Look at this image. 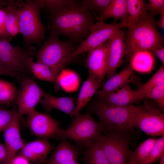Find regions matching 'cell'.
<instances>
[{"label":"cell","instance_id":"1","mask_svg":"<svg viewBox=\"0 0 164 164\" xmlns=\"http://www.w3.org/2000/svg\"><path fill=\"white\" fill-rule=\"evenodd\" d=\"M48 16L50 34L65 37L73 42L82 41L87 36L95 23L96 16L80 1L68 0L64 5Z\"/></svg>","mask_w":164,"mask_h":164},{"label":"cell","instance_id":"2","mask_svg":"<svg viewBox=\"0 0 164 164\" xmlns=\"http://www.w3.org/2000/svg\"><path fill=\"white\" fill-rule=\"evenodd\" d=\"M154 15L148 12L134 28H128L125 37L128 60L137 51L163 46V36L158 30Z\"/></svg>","mask_w":164,"mask_h":164},{"label":"cell","instance_id":"3","mask_svg":"<svg viewBox=\"0 0 164 164\" xmlns=\"http://www.w3.org/2000/svg\"><path fill=\"white\" fill-rule=\"evenodd\" d=\"M133 105L121 106L98 100L92 105V111L99 119L103 131L129 133L134 131Z\"/></svg>","mask_w":164,"mask_h":164},{"label":"cell","instance_id":"4","mask_svg":"<svg viewBox=\"0 0 164 164\" xmlns=\"http://www.w3.org/2000/svg\"><path fill=\"white\" fill-rule=\"evenodd\" d=\"M73 43L68 40H61L58 37L50 34L35 52L36 62L47 66L57 76L64 67L75 59L71 56L76 48Z\"/></svg>","mask_w":164,"mask_h":164},{"label":"cell","instance_id":"5","mask_svg":"<svg viewBox=\"0 0 164 164\" xmlns=\"http://www.w3.org/2000/svg\"><path fill=\"white\" fill-rule=\"evenodd\" d=\"M38 0H27L19 11L20 33L26 47L32 44L41 45L45 37L44 26L42 21L40 12L42 9Z\"/></svg>","mask_w":164,"mask_h":164},{"label":"cell","instance_id":"6","mask_svg":"<svg viewBox=\"0 0 164 164\" xmlns=\"http://www.w3.org/2000/svg\"><path fill=\"white\" fill-rule=\"evenodd\" d=\"M103 131L100 123L88 113L75 116L66 128H60L57 137L61 140H69L87 147L97 140Z\"/></svg>","mask_w":164,"mask_h":164},{"label":"cell","instance_id":"7","mask_svg":"<svg viewBox=\"0 0 164 164\" xmlns=\"http://www.w3.org/2000/svg\"><path fill=\"white\" fill-rule=\"evenodd\" d=\"M133 125L146 134L164 135V115L155 104L146 101L142 106L133 105Z\"/></svg>","mask_w":164,"mask_h":164},{"label":"cell","instance_id":"8","mask_svg":"<svg viewBox=\"0 0 164 164\" xmlns=\"http://www.w3.org/2000/svg\"><path fill=\"white\" fill-rule=\"evenodd\" d=\"M110 164H127L131 151V140L128 133L105 132L97 139Z\"/></svg>","mask_w":164,"mask_h":164},{"label":"cell","instance_id":"9","mask_svg":"<svg viewBox=\"0 0 164 164\" xmlns=\"http://www.w3.org/2000/svg\"><path fill=\"white\" fill-rule=\"evenodd\" d=\"M35 50L33 46L24 48L15 46L9 42L0 39V63L16 75L29 73L31 72L28 62L32 57Z\"/></svg>","mask_w":164,"mask_h":164},{"label":"cell","instance_id":"10","mask_svg":"<svg viewBox=\"0 0 164 164\" xmlns=\"http://www.w3.org/2000/svg\"><path fill=\"white\" fill-rule=\"evenodd\" d=\"M125 27H128L127 20L119 23L113 21L110 23L97 22L85 39L76 48L71 54L72 58L75 59L81 53L104 44L117 31Z\"/></svg>","mask_w":164,"mask_h":164},{"label":"cell","instance_id":"11","mask_svg":"<svg viewBox=\"0 0 164 164\" xmlns=\"http://www.w3.org/2000/svg\"><path fill=\"white\" fill-rule=\"evenodd\" d=\"M21 84V87L17 99L18 113L19 116L28 114L35 110L44 92L30 77L23 79Z\"/></svg>","mask_w":164,"mask_h":164},{"label":"cell","instance_id":"12","mask_svg":"<svg viewBox=\"0 0 164 164\" xmlns=\"http://www.w3.org/2000/svg\"><path fill=\"white\" fill-rule=\"evenodd\" d=\"M26 124L32 133L43 138L56 137L60 129L58 121L35 110L28 114Z\"/></svg>","mask_w":164,"mask_h":164},{"label":"cell","instance_id":"13","mask_svg":"<svg viewBox=\"0 0 164 164\" xmlns=\"http://www.w3.org/2000/svg\"><path fill=\"white\" fill-rule=\"evenodd\" d=\"M107 70L106 76L109 78L115 73L127 54L123 30L117 31L107 42Z\"/></svg>","mask_w":164,"mask_h":164},{"label":"cell","instance_id":"14","mask_svg":"<svg viewBox=\"0 0 164 164\" xmlns=\"http://www.w3.org/2000/svg\"><path fill=\"white\" fill-rule=\"evenodd\" d=\"M107 50L106 42L89 50L86 60L89 74L94 76L102 82L107 73Z\"/></svg>","mask_w":164,"mask_h":164},{"label":"cell","instance_id":"15","mask_svg":"<svg viewBox=\"0 0 164 164\" xmlns=\"http://www.w3.org/2000/svg\"><path fill=\"white\" fill-rule=\"evenodd\" d=\"M19 117L18 113L3 130L5 145L7 152V158L3 164H9L25 144L20 134Z\"/></svg>","mask_w":164,"mask_h":164},{"label":"cell","instance_id":"16","mask_svg":"<svg viewBox=\"0 0 164 164\" xmlns=\"http://www.w3.org/2000/svg\"><path fill=\"white\" fill-rule=\"evenodd\" d=\"M138 80L134 71L129 64L122 70L109 77L102 88L96 93V97L100 100L118 88L126 84L135 83Z\"/></svg>","mask_w":164,"mask_h":164},{"label":"cell","instance_id":"17","mask_svg":"<svg viewBox=\"0 0 164 164\" xmlns=\"http://www.w3.org/2000/svg\"><path fill=\"white\" fill-rule=\"evenodd\" d=\"M54 148L48 139L43 138L25 144L19 154L35 163H45L48 155Z\"/></svg>","mask_w":164,"mask_h":164},{"label":"cell","instance_id":"18","mask_svg":"<svg viewBox=\"0 0 164 164\" xmlns=\"http://www.w3.org/2000/svg\"><path fill=\"white\" fill-rule=\"evenodd\" d=\"M142 100L137 90L126 84L110 92L101 99L103 102L115 105L126 106Z\"/></svg>","mask_w":164,"mask_h":164},{"label":"cell","instance_id":"19","mask_svg":"<svg viewBox=\"0 0 164 164\" xmlns=\"http://www.w3.org/2000/svg\"><path fill=\"white\" fill-rule=\"evenodd\" d=\"M79 150L74 145L66 140H61L46 164H79Z\"/></svg>","mask_w":164,"mask_h":164},{"label":"cell","instance_id":"20","mask_svg":"<svg viewBox=\"0 0 164 164\" xmlns=\"http://www.w3.org/2000/svg\"><path fill=\"white\" fill-rule=\"evenodd\" d=\"M39 103L47 112H50L52 109H55L71 117L74 116L76 102L72 97H57L44 92Z\"/></svg>","mask_w":164,"mask_h":164},{"label":"cell","instance_id":"21","mask_svg":"<svg viewBox=\"0 0 164 164\" xmlns=\"http://www.w3.org/2000/svg\"><path fill=\"white\" fill-rule=\"evenodd\" d=\"M102 82L94 76L89 74L83 83L76 102L74 116L80 114L81 110L87 104L96 94Z\"/></svg>","mask_w":164,"mask_h":164},{"label":"cell","instance_id":"22","mask_svg":"<svg viewBox=\"0 0 164 164\" xmlns=\"http://www.w3.org/2000/svg\"><path fill=\"white\" fill-rule=\"evenodd\" d=\"M128 17L127 0H111L106 8L96 16L95 21L104 22L111 18L115 22L120 20L121 22H124L127 20Z\"/></svg>","mask_w":164,"mask_h":164},{"label":"cell","instance_id":"23","mask_svg":"<svg viewBox=\"0 0 164 164\" xmlns=\"http://www.w3.org/2000/svg\"><path fill=\"white\" fill-rule=\"evenodd\" d=\"M129 61V64L134 71L145 73L152 70L155 58L154 55L149 51H139L132 55Z\"/></svg>","mask_w":164,"mask_h":164},{"label":"cell","instance_id":"24","mask_svg":"<svg viewBox=\"0 0 164 164\" xmlns=\"http://www.w3.org/2000/svg\"><path fill=\"white\" fill-rule=\"evenodd\" d=\"M85 148L82 158L85 164H110L97 140Z\"/></svg>","mask_w":164,"mask_h":164},{"label":"cell","instance_id":"25","mask_svg":"<svg viewBox=\"0 0 164 164\" xmlns=\"http://www.w3.org/2000/svg\"><path fill=\"white\" fill-rule=\"evenodd\" d=\"M127 7L128 28H133L148 13L147 3L144 0H127Z\"/></svg>","mask_w":164,"mask_h":164},{"label":"cell","instance_id":"26","mask_svg":"<svg viewBox=\"0 0 164 164\" xmlns=\"http://www.w3.org/2000/svg\"><path fill=\"white\" fill-rule=\"evenodd\" d=\"M28 66L31 72L39 80L53 83L57 91L56 80L57 76L47 66L38 62H35L32 57L28 62Z\"/></svg>","mask_w":164,"mask_h":164},{"label":"cell","instance_id":"27","mask_svg":"<svg viewBox=\"0 0 164 164\" xmlns=\"http://www.w3.org/2000/svg\"><path fill=\"white\" fill-rule=\"evenodd\" d=\"M79 80L77 73L68 69H63L58 75L56 80L57 90L59 87L67 92L75 91L79 84Z\"/></svg>","mask_w":164,"mask_h":164},{"label":"cell","instance_id":"28","mask_svg":"<svg viewBox=\"0 0 164 164\" xmlns=\"http://www.w3.org/2000/svg\"><path fill=\"white\" fill-rule=\"evenodd\" d=\"M21 8L13 5L5 8L6 29L8 34L12 38L20 33L19 14Z\"/></svg>","mask_w":164,"mask_h":164},{"label":"cell","instance_id":"29","mask_svg":"<svg viewBox=\"0 0 164 164\" xmlns=\"http://www.w3.org/2000/svg\"><path fill=\"white\" fill-rule=\"evenodd\" d=\"M156 139H146L139 145L134 152H132V158L137 164H142L147 159Z\"/></svg>","mask_w":164,"mask_h":164},{"label":"cell","instance_id":"30","mask_svg":"<svg viewBox=\"0 0 164 164\" xmlns=\"http://www.w3.org/2000/svg\"><path fill=\"white\" fill-rule=\"evenodd\" d=\"M164 83V68L162 65L152 77L146 83L141 85L137 90L142 99L151 90Z\"/></svg>","mask_w":164,"mask_h":164},{"label":"cell","instance_id":"31","mask_svg":"<svg viewBox=\"0 0 164 164\" xmlns=\"http://www.w3.org/2000/svg\"><path fill=\"white\" fill-rule=\"evenodd\" d=\"M16 89L12 83L0 79V104H9L15 98Z\"/></svg>","mask_w":164,"mask_h":164},{"label":"cell","instance_id":"32","mask_svg":"<svg viewBox=\"0 0 164 164\" xmlns=\"http://www.w3.org/2000/svg\"><path fill=\"white\" fill-rule=\"evenodd\" d=\"M164 155V135L157 138L150 154L142 164H151L159 159Z\"/></svg>","mask_w":164,"mask_h":164},{"label":"cell","instance_id":"33","mask_svg":"<svg viewBox=\"0 0 164 164\" xmlns=\"http://www.w3.org/2000/svg\"><path fill=\"white\" fill-rule=\"evenodd\" d=\"M151 100L158 105L163 112L164 111V83L155 87L145 95L144 99Z\"/></svg>","mask_w":164,"mask_h":164},{"label":"cell","instance_id":"34","mask_svg":"<svg viewBox=\"0 0 164 164\" xmlns=\"http://www.w3.org/2000/svg\"><path fill=\"white\" fill-rule=\"evenodd\" d=\"M111 0H83L81 4L85 6L91 12H99L104 10Z\"/></svg>","mask_w":164,"mask_h":164},{"label":"cell","instance_id":"35","mask_svg":"<svg viewBox=\"0 0 164 164\" xmlns=\"http://www.w3.org/2000/svg\"><path fill=\"white\" fill-rule=\"evenodd\" d=\"M18 113L14 110H8L0 108V132L10 123Z\"/></svg>","mask_w":164,"mask_h":164},{"label":"cell","instance_id":"36","mask_svg":"<svg viewBox=\"0 0 164 164\" xmlns=\"http://www.w3.org/2000/svg\"><path fill=\"white\" fill-rule=\"evenodd\" d=\"M148 12L153 15L164 13V0H149L147 3Z\"/></svg>","mask_w":164,"mask_h":164},{"label":"cell","instance_id":"37","mask_svg":"<svg viewBox=\"0 0 164 164\" xmlns=\"http://www.w3.org/2000/svg\"><path fill=\"white\" fill-rule=\"evenodd\" d=\"M6 12L5 8H0V39L8 42L11 40V38L8 34L5 26Z\"/></svg>","mask_w":164,"mask_h":164},{"label":"cell","instance_id":"38","mask_svg":"<svg viewBox=\"0 0 164 164\" xmlns=\"http://www.w3.org/2000/svg\"><path fill=\"white\" fill-rule=\"evenodd\" d=\"M23 1L14 0H0V8L13 5L18 7H22L25 4Z\"/></svg>","mask_w":164,"mask_h":164},{"label":"cell","instance_id":"39","mask_svg":"<svg viewBox=\"0 0 164 164\" xmlns=\"http://www.w3.org/2000/svg\"><path fill=\"white\" fill-rule=\"evenodd\" d=\"M9 164H30V163L26 158L19 154L12 159Z\"/></svg>","mask_w":164,"mask_h":164},{"label":"cell","instance_id":"40","mask_svg":"<svg viewBox=\"0 0 164 164\" xmlns=\"http://www.w3.org/2000/svg\"><path fill=\"white\" fill-rule=\"evenodd\" d=\"M150 51L154 55L156 56L160 60L162 65L164 64V48L161 47L153 49Z\"/></svg>","mask_w":164,"mask_h":164},{"label":"cell","instance_id":"41","mask_svg":"<svg viewBox=\"0 0 164 164\" xmlns=\"http://www.w3.org/2000/svg\"><path fill=\"white\" fill-rule=\"evenodd\" d=\"M7 155L6 149L5 145L0 143V162H4Z\"/></svg>","mask_w":164,"mask_h":164},{"label":"cell","instance_id":"42","mask_svg":"<svg viewBox=\"0 0 164 164\" xmlns=\"http://www.w3.org/2000/svg\"><path fill=\"white\" fill-rule=\"evenodd\" d=\"M1 75L14 77L16 75L10 71L0 63V76Z\"/></svg>","mask_w":164,"mask_h":164},{"label":"cell","instance_id":"43","mask_svg":"<svg viewBox=\"0 0 164 164\" xmlns=\"http://www.w3.org/2000/svg\"><path fill=\"white\" fill-rule=\"evenodd\" d=\"M160 17L158 21H156L155 24L156 26L159 28H164V13L161 14Z\"/></svg>","mask_w":164,"mask_h":164},{"label":"cell","instance_id":"44","mask_svg":"<svg viewBox=\"0 0 164 164\" xmlns=\"http://www.w3.org/2000/svg\"><path fill=\"white\" fill-rule=\"evenodd\" d=\"M132 151L130 152V153L129 156L128 160L127 163V164H137L132 158L131 155Z\"/></svg>","mask_w":164,"mask_h":164},{"label":"cell","instance_id":"45","mask_svg":"<svg viewBox=\"0 0 164 164\" xmlns=\"http://www.w3.org/2000/svg\"><path fill=\"white\" fill-rule=\"evenodd\" d=\"M159 159V164H164V155L162 156Z\"/></svg>","mask_w":164,"mask_h":164}]
</instances>
